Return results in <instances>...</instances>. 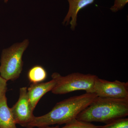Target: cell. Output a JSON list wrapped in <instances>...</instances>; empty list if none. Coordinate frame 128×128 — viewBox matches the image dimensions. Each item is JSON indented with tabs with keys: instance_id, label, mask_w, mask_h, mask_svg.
Here are the masks:
<instances>
[{
	"instance_id": "1",
	"label": "cell",
	"mask_w": 128,
	"mask_h": 128,
	"mask_svg": "<svg viewBox=\"0 0 128 128\" xmlns=\"http://www.w3.org/2000/svg\"><path fill=\"white\" fill-rule=\"evenodd\" d=\"M94 93H86L71 97L56 104L52 109L41 116L34 117L26 128H44L54 124H66L76 117L90 105L97 96Z\"/></svg>"
},
{
	"instance_id": "2",
	"label": "cell",
	"mask_w": 128,
	"mask_h": 128,
	"mask_svg": "<svg viewBox=\"0 0 128 128\" xmlns=\"http://www.w3.org/2000/svg\"><path fill=\"white\" fill-rule=\"evenodd\" d=\"M128 115V98L117 99L97 96L76 117L78 120L105 124Z\"/></svg>"
},
{
	"instance_id": "3",
	"label": "cell",
	"mask_w": 128,
	"mask_h": 128,
	"mask_svg": "<svg viewBox=\"0 0 128 128\" xmlns=\"http://www.w3.org/2000/svg\"><path fill=\"white\" fill-rule=\"evenodd\" d=\"M29 44L28 40L25 39L2 50L0 61V76L7 81L18 78L23 68L22 56Z\"/></svg>"
},
{
	"instance_id": "4",
	"label": "cell",
	"mask_w": 128,
	"mask_h": 128,
	"mask_svg": "<svg viewBox=\"0 0 128 128\" xmlns=\"http://www.w3.org/2000/svg\"><path fill=\"white\" fill-rule=\"evenodd\" d=\"M51 77L56 81V85L51 91L55 94H66L79 90L86 91L87 93H94V84L98 77L94 74L78 72L65 76L55 72L52 74Z\"/></svg>"
},
{
	"instance_id": "5",
	"label": "cell",
	"mask_w": 128,
	"mask_h": 128,
	"mask_svg": "<svg viewBox=\"0 0 128 128\" xmlns=\"http://www.w3.org/2000/svg\"><path fill=\"white\" fill-rule=\"evenodd\" d=\"M94 93L98 96L117 99L128 98V82L118 80L111 82L100 79L96 80Z\"/></svg>"
},
{
	"instance_id": "6",
	"label": "cell",
	"mask_w": 128,
	"mask_h": 128,
	"mask_svg": "<svg viewBox=\"0 0 128 128\" xmlns=\"http://www.w3.org/2000/svg\"><path fill=\"white\" fill-rule=\"evenodd\" d=\"M11 109L16 124L26 128L34 116L29 104L27 88H20L19 98Z\"/></svg>"
},
{
	"instance_id": "7",
	"label": "cell",
	"mask_w": 128,
	"mask_h": 128,
	"mask_svg": "<svg viewBox=\"0 0 128 128\" xmlns=\"http://www.w3.org/2000/svg\"><path fill=\"white\" fill-rule=\"evenodd\" d=\"M56 84V81L54 79L47 82L32 83L27 89V94L32 111H34L41 98L48 92L52 90Z\"/></svg>"
},
{
	"instance_id": "8",
	"label": "cell",
	"mask_w": 128,
	"mask_h": 128,
	"mask_svg": "<svg viewBox=\"0 0 128 128\" xmlns=\"http://www.w3.org/2000/svg\"><path fill=\"white\" fill-rule=\"evenodd\" d=\"M69 3L68 11L63 23L70 24V28L74 30L77 24V16L80 10L94 2V0H67Z\"/></svg>"
},
{
	"instance_id": "9",
	"label": "cell",
	"mask_w": 128,
	"mask_h": 128,
	"mask_svg": "<svg viewBox=\"0 0 128 128\" xmlns=\"http://www.w3.org/2000/svg\"><path fill=\"white\" fill-rule=\"evenodd\" d=\"M6 95L0 98V128H18Z\"/></svg>"
},
{
	"instance_id": "10",
	"label": "cell",
	"mask_w": 128,
	"mask_h": 128,
	"mask_svg": "<svg viewBox=\"0 0 128 128\" xmlns=\"http://www.w3.org/2000/svg\"><path fill=\"white\" fill-rule=\"evenodd\" d=\"M28 80L32 83H40L46 79L47 73L42 66L36 65L33 66L28 70Z\"/></svg>"
},
{
	"instance_id": "11",
	"label": "cell",
	"mask_w": 128,
	"mask_h": 128,
	"mask_svg": "<svg viewBox=\"0 0 128 128\" xmlns=\"http://www.w3.org/2000/svg\"><path fill=\"white\" fill-rule=\"evenodd\" d=\"M65 124L64 127L60 128H97L98 126L76 118L72 120Z\"/></svg>"
},
{
	"instance_id": "12",
	"label": "cell",
	"mask_w": 128,
	"mask_h": 128,
	"mask_svg": "<svg viewBox=\"0 0 128 128\" xmlns=\"http://www.w3.org/2000/svg\"><path fill=\"white\" fill-rule=\"evenodd\" d=\"M97 128H128V118H125L116 120L104 126H98Z\"/></svg>"
},
{
	"instance_id": "13",
	"label": "cell",
	"mask_w": 128,
	"mask_h": 128,
	"mask_svg": "<svg viewBox=\"0 0 128 128\" xmlns=\"http://www.w3.org/2000/svg\"><path fill=\"white\" fill-rule=\"evenodd\" d=\"M128 2V0H114V4L110 9L113 12H117L122 9Z\"/></svg>"
},
{
	"instance_id": "14",
	"label": "cell",
	"mask_w": 128,
	"mask_h": 128,
	"mask_svg": "<svg viewBox=\"0 0 128 128\" xmlns=\"http://www.w3.org/2000/svg\"><path fill=\"white\" fill-rule=\"evenodd\" d=\"M7 81L0 76V98L4 95L7 92Z\"/></svg>"
},
{
	"instance_id": "15",
	"label": "cell",
	"mask_w": 128,
	"mask_h": 128,
	"mask_svg": "<svg viewBox=\"0 0 128 128\" xmlns=\"http://www.w3.org/2000/svg\"><path fill=\"white\" fill-rule=\"evenodd\" d=\"M41 128H60L59 126H56L54 127H50L49 126H46V127H44Z\"/></svg>"
},
{
	"instance_id": "16",
	"label": "cell",
	"mask_w": 128,
	"mask_h": 128,
	"mask_svg": "<svg viewBox=\"0 0 128 128\" xmlns=\"http://www.w3.org/2000/svg\"><path fill=\"white\" fill-rule=\"evenodd\" d=\"M8 1V0H4V1L5 2H7Z\"/></svg>"
}]
</instances>
